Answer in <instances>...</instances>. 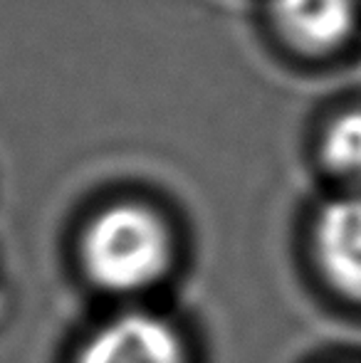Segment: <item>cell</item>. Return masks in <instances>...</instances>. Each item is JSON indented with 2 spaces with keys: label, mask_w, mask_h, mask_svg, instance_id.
I'll use <instances>...</instances> for the list:
<instances>
[{
  "label": "cell",
  "mask_w": 361,
  "mask_h": 363,
  "mask_svg": "<svg viewBox=\"0 0 361 363\" xmlns=\"http://www.w3.org/2000/svg\"><path fill=\"white\" fill-rule=\"evenodd\" d=\"M169 262V235L141 206H114L99 213L84 235V264L106 289L131 291L159 279Z\"/></svg>",
  "instance_id": "obj_1"
},
{
  "label": "cell",
  "mask_w": 361,
  "mask_h": 363,
  "mask_svg": "<svg viewBox=\"0 0 361 363\" xmlns=\"http://www.w3.org/2000/svg\"><path fill=\"white\" fill-rule=\"evenodd\" d=\"M79 363H183L176 331L151 314H124L99 329Z\"/></svg>",
  "instance_id": "obj_2"
},
{
  "label": "cell",
  "mask_w": 361,
  "mask_h": 363,
  "mask_svg": "<svg viewBox=\"0 0 361 363\" xmlns=\"http://www.w3.org/2000/svg\"><path fill=\"white\" fill-rule=\"evenodd\" d=\"M314 245L329 282L361 299V196L339 198L319 213Z\"/></svg>",
  "instance_id": "obj_3"
},
{
  "label": "cell",
  "mask_w": 361,
  "mask_h": 363,
  "mask_svg": "<svg viewBox=\"0 0 361 363\" xmlns=\"http://www.w3.org/2000/svg\"><path fill=\"white\" fill-rule=\"evenodd\" d=\"M279 33L304 52H327L347 40L357 0H272Z\"/></svg>",
  "instance_id": "obj_4"
},
{
  "label": "cell",
  "mask_w": 361,
  "mask_h": 363,
  "mask_svg": "<svg viewBox=\"0 0 361 363\" xmlns=\"http://www.w3.org/2000/svg\"><path fill=\"white\" fill-rule=\"evenodd\" d=\"M324 161L347 178H361V111H347L324 134Z\"/></svg>",
  "instance_id": "obj_5"
}]
</instances>
